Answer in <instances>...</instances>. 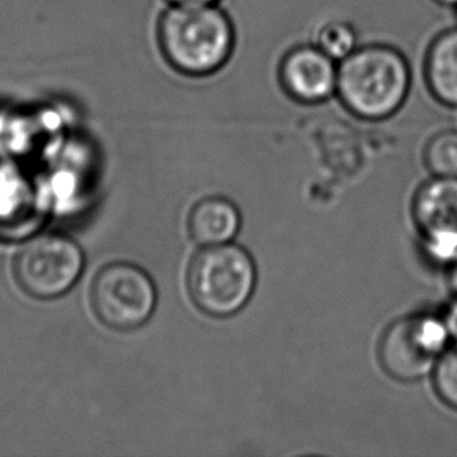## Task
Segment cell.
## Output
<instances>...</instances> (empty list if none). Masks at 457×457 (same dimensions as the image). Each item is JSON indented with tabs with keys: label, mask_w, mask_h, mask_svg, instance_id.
<instances>
[{
	"label": "cell",
	"mask_w": 457,
	"mask_h": 457,
	"mask_svg": "<svg viewBox=\"0 0 457 457\" xmlns=\"http://www.w3.org/2000/svg\"><path fill=\"white\" fill-rule=\"evenodd\" d=\"M425 164L434 177L457 179V130L442 131L429 139Z\"/></svg>",
	"instance_id": "8fae6325"
},
{
	"label": "cell",
	"mask_w": 457,
	"mask_h": 457,
	"mask_svg": "<svg viewBox=\"0 0 457 457\" xmlns=\"http://www.w3.org/2000/svg\"><path fill=\"white\" fill-rule=\"evenodd\" d=\"M80 244L62 233H43L25 242L12 264L22 291L39 300H54L68 294L85 270Z\"/></svg>",
	"instance_id": "5b68a950"
},
{
	"label": "cell",
	"mask_w": 457,
	"mask_h": 457,
	"mask_svg": "<svg viewBox=\"0 0 457 457\" xmlns=\"http://www.w3.org/2000/svg\"><path fill=\"white\" fill-rule=\"evenodd\" d=\"M94 312L114 331H135L152 319L158 289L143 267L119 261L102 267L91 285Z\"/></svg>",
	"instance_id": "8992f818"
},
{
	"label": "cell",
	"mask_w": 457,
	"mask_h": 457,
	"mask_svg": "<svg viewBox=\"0 0 457 457\" xmlns=\"http://www.w3.org/2000/svg\"><path fill=\"white\" fill-rule=\"evenodd\" d=\"M186 281L192 303L200 312L227 319L239 314L253 297L258 269L248 250L229 242L194 254Z\"/></svg>",
	"instance_id": "3957f363"
},
{
	"label": "cell",
	"mask_w": 457,
	"mask_h": 457,
	"mask_svg": "<svg viewBox=\"0 0 457 457\" xmlns=\"http://www.w3.org/2000/svg\"><path fill=\"white\" fill-rule=\"evenodd\" d=\"M428 87L440 104L457 108V29L436 37L425 60Z\"/></svg>",
	"instance_id": "30bf717a"
},
{
	"label": "cell",
	"mask_w": 457,
	"mask_h": 457,
	"mask_svg": "<svg viewBox=\"0 0 457 457\" xmlns=\"http://www.w3.org/2000/svg\"><path fill=\"white\" fill-rule=\"evenodd\" d=\"M446 277H448V285L452 287V291L457 294V258L453 261L450 266L446 267Z\"/></svg>",
	"instance_id": "2e32d148"
},
{
	"label": "cell",
	"mask_w": 457,
	"mask_h": 457,
	"mask_svg": "<svg viewBox=\"0 0 457 457\" xmlns=\"http://www.w3.org/2000/svg\"><path fill=\"white\" fill-rule=\"evenodd\" d=\"M169 5L175 6H208L217 5L220 0H167Z\"/></svg>",
	"instance_id": "9a60e30c"
},
{
	"label": "cell",
	"mask_w": 457,
	"mask_h": 457,
	"mask_svg": "<svg viewBox=\"0 0 457 457\" xmlns=\"http://www.w3.org/2000/svg\"><path fill=\"white\" fill-rule=\"evenodd\" d=\"M411 81V66L400 50L370 44L339 62L336 93L356 118L384 120L406 102Z\"/></svg>",
	"instance_id": "7a4b0ae2"
},
{
	"label": "cell",
	"mask_w": 457,
	"mask_h": 457,
	"mask_svg": "<svg viewBox=\"0 0 457 457\" xmlns=\"http://www.w3.org/2000/svg\"><path fill=\"white\" fill-rule=\"evenodd\" d=\"M337 62L315 44L297 46L279 62V83L291 99L314 105L337 91Z\"/></svg>",
	"instance_id": "ba28073f"
},
{
	"label": "cell",
	"mask_w": 457,
	"mask_h": 457,
	"mask_svg": "<svg viewBox=\"0 0 457 457\" xmlns=\"http://www.w3.org/2000/svg\"><path fill=\"white\" fill-rule=\"evenodd\" d=\"M161 55L187 77H208L228 62L236 44L235 25L217 5H170L156 27Z\"/></svg>",
	"instance_id": "6da1fadb"
},
{
	"label": "cell",
	"mask_w": 457,
	"mask_h": 457,
	"mask_svg": "<svg viewBox=\"0 0 457 457\" xmlns=\"http://www.w3.org/2000/svg\"><path fill=\"white\" fill-rule=\"evenodd\" d=\"M440 314H442L453 345H457V294H454L452 302L440 311Z\"/></svg>",
	"instance_id": "5bb4252c"
},
{
	"label": "cell",
	"mask_w": 457,
	"mask_h": 457,
	"mask_svg": "<svg viewBox=\"0 0 457 457\" xmlns=\"http://www.w3.org/2000/svg\"><path fill=\"white\" fill-rule=\"evenodd\" d=\"M436 2L444 6H457V0H436Z\"/></svg>",
	"instance_id": "e0dca14e"
},
{
	"label": "cell",
	"mask_w": 457,
	"mask_h": 457,
	"mask_svg": "<svg viewBox=\"0 0 457 457\" xmlns=\"http://www.w3.org/2000/svg\"><path fill=\"white\" fill-rule=\"evenodd\" d=\"M433 386L440 400L457 411V345L442 354L433 371Z\"/></svg>",
	"instance_id": "4fadbf2b"
},
{
	"label": "cell",
	"mask_w": 457,
	"mask_h": 457,
	"mask_svg": "<svg viewBox=\"0 0 457 457\" xmlns=\"http://www.w3.org/2000/svg\"><path fill=\"white\" fill-rule=\"evenodd\" d=\"M412 219L421 252L436 266L457 258V179L433 177L412 198Z\"/></svg>",
	"instance_id": "52a82bcc"
},
{
	"label": "cell",
	"mask_w": 457,
	"mask_h": 457,
	"mask_svg": "<svg viewBox=\"0 0 457 457\" xmlns=\"http://www.w3.org/2000/svg\"><path fill=\"white\" fill-rule=\"evenodd\" d=\"M241 227L242 216L237 204L222 195L198 200L187 217L189 236L200 247L229 244Z\"/></svg>",
	"instance_id": "9c48e42d"
},
{
	"label": "cell",
	"mask_w": 457,
	"mask_h": 457,
	"mask_svg": "<svg viewBox=\"0 0 457 457\" xmlns=\"http://www.w3.org/2000/svg\"><path fill=\"white\" fill-rule=\"evenodd\" d=\"M456 8H457V6H456Z\"/></svg>",
	"instance_id": "ac0fdd59"
},
{
	"label": "cell",
	"mask_w": 457,
	"mask_h": 457,
	"mask_svg": "<svg viewBox=\"0 0 457 457\" xmlns=\"http://www.w3.org/2000/svg\"><path fill=\"white\" fill-rule=\"evenodd\" d=\"M440 312L419 311L392 321L378 344L383 370L400 383L433 375L442 354L452 346Z\"/></svg>",
	"instance_id": "277c9868"
},
{
	"label": "cell",
	"mask_w": 457,
	"mask_h": 457,
	"mask_svg": "<svg viewBox=\"0 0 457 457\" xmlns=\"http://www.w3.org/2000/svg\"><path fill=\"white\" fill-rule=\"evenodd\" d=\"M315 46L336 62H342L358 49V31L345 21H329L321 25Z\"/></svg>",
	"instance_id": "7c38bea8"
}]
</instances>
